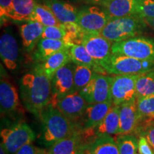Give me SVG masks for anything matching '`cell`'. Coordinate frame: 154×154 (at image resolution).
<instances>
[{
	"label": "cell",
	"instance_id": "obj_1",
	"mask_svg": "<svg viewBox=\"0 0 154 154\" xmlns=\"http://www.w3.org/2000/svg\"><path fill=\"white\" fill-rule=\"evenodd\" d=\"M21 99L26 110L40 118L51 101V79L37 66L25 74L19 82Z\"/></svg>",
	"mask_w": 154,
	"mask_h": 154
},
{
	"label": "cell",
	"instance_id": "obj_2",
	"mask_svg": "<svg viewBox=\"0 0 154 154\" xmlns=\"http://www.w3.org/2000/svg\"><path fill=\"white\" fill-rule=\"evenodd\" d=\"M39 119L42 121L39 139L43 145L49 148L58 140L79 131L59 109L51 103L44 109Z\"/></svg>",
	"mask_w": 154,
	"mask_h": 154
},
{
	"label": "cell",
	"instance_id": "obj_3",
	"mask_svg": "<svg viewBox=\"0 0 154 154\" xmlns=\"http://www.w3.org/2000/svg\"><path fill=\"white\" fill-rule=\"evenodd\" d=\"M147 25L145 19L139 14L112 18L100 34L115 43L138 36L143 33Z\"/></svg>",
	"mask_w": 154,
	"mask_h": 154
},
{
	"label": "cell",
	"instance_id": "obj_4",
	"mask_svg": "<svg viewBox=\"0 0 154 154\" xmlns=\"http://www.w3.org/2000/svg\"><path fill=\"white\" fill-rule=\"evenodd\" d=\"M101 66L108 74L113 75H140L154 70L152 61L113 54Z\"/></svg>",
	"mask_w": 154,
	"mask_h": 154
},
{
	"label": "cell",
	"instance_id": "obj_5",
	"mask_svg": "<svg viewBox=\"0 0 154 154\" xmlns=\"http://www.w3.org/2000/svg\"><path fill=\"white\" fill-rule=\"evenodd\" d=\"M111 51L113 54L128 56L154 62V38L136 36L115 42L112 44Z\"/></svg>",
	"mask_w": 154,
	"mask_h": 154
},
{
	"label": "cell",
	"instance_id": "obj_6",
	"mask_svg": "<svg viewBox=\"0 0 154 154\" xmlns=\"http://www.w3.org/2000/svg\"><path fill=\"white\" fill-rule=\"evenodd\" d=\"M2 142L10 154H14L23 146L32 143L36 138L33 130L26 123H18L1 131Z\"/></svg>",
	"mask_w": 154,
	"mask_h": 154
},
{
	"label": "cell",
	"instance_id": "obj_7",
	"mask_svg": "<svg viewBox=\"0 0 154 154\" xmlns=\"http://www.w3.org/2000/svg\"><path fill=\"white\" fill-rule=\"evenodd\" d=\"M138 75H115L111 84V102L113 105L136 101V80Z\"/></svg>",
	"mask_w": 154,
	"mask_h": 154
},
{
	"label": "cell",
	"instance_id": "obj_8",
	"mask_svg": "<svg viewBox=\"0 0 154 154\" xmlns=\"http://www.w3.org/2000/svg\"><path fill=\"white\" fill-rule=\"evenodd\" d=\"M112 76L95 73L93 78L79 93L87 103L111 101V84Z\"/></svg>",
	"mask_w": 154,
	"mask_h": 154
},
{
	"label": "cell",
	"instance_id": "obj_9",
	"mask_svg": "<svg viewBox=\"0 0 154 154\" xmlns=\"http://www.w3.org/2000/svg\"><path fill=\"white\" fill-rule=\"evenodd\" d=\"M76 63L70 61L55 73L51 79V101L55 106L57 101L67 94L74 91V77Z\"/></svg>",
	"mask_w": 154,
	"mask_h": 154
},
{
	"label": "cell",
	"instance_id": "obj_10",
	"mask_svg": "<svg viewBox=\"0 0 154 154\" xmlns=\"http://www.w3.org/2000/svg\"><path fill=\"white\" fill-rule=\"evenodd\" d=\"M109 20L110 17L102 7L91 6L79 11L76 23L85 33H101Z\"/></svg>",
	"mask_w": 154,
	"mask_h": 154
},
{
	"label": "cell",
	"instance_id": "obj_11",
	"mask_svg": "<svg viewBox=\"0 0 154 154\" xmlns=\"http://www.w3.org/2000/svg\"><path fill=\"white\" fill-rule=\"evenodd\" d=\"M120 106L113 105L105 118L94 128L79 131L86 143L91 144L96 137L101 135L119 134Z\"/></svg>",
	"mask_w": 154,
	"mask_h": 154
},
{
	"label": "cell",
	"instance_id": "obj_12",
	"mask_svg": "<svg viewBox=\"0 0 154 154\" xmlns=\"http://www.w3.org/2000/svg\"><path fill=\"white\" fill-rule=\"evenodd\" d=\"M82 44L96 62L101 65L112 54V42L100 33H85L83 35Z\"/></svg>",
	"mask_w": 154,
	"mask_h": 154
},
{
	"label": "cell",
	"instance_id": "obj_13",
	"mask_svg": "<svg viewBox=\"0 0 154 154\" xmlns=\"http://www.w3.org/2000/svg\"><path fill=\"white\" fill-rule=\"evenodd\" d=\"M0 55L4 65L10 71L16 70L19 64L18 42L11 29L4 31L0 38Z\"/></svg>",
	"mask_w": 154,
	"mask_h": 154
},
{
	"label": "cell",
	"instance_id": "obj_14",
	"mask_svg": "<svg viewBox=\"0 0 154 154\" xmlns=\"http://www.w3.org/2000/svg\"><path fill=\"white\" fill-rule=\"evenodd\" d=\"M112 106L111 101L88 104L82 116L75 124V127L79 131L94 128L105 118Z\"/></svg>",
	"mask_w": 154,
	"mask_h": 154
},
{
	"label": "cell",
	"instance_id": "obj_15",
	"mask_svg": "<svg viewBox=\"0 0 154 154\" xmlns=\"http://www.w3.org/2000/svg\"><path fill=\"white\" fill-rule=\"evenodd\" d=\"M88 104L79 91H74L58 100L56 106L75 126Z\"/></svg>",
	"mask_w": 154,
	"mask_h": 154
},
{
	"label": "cell",
	"instance_id": "obj_16",
	"mask_svg": "<svg viewBox=\"0 0 154 154\" xmlns=\"http://www.w3.org/2000/svg\"><path fill=\"white\" fill-rule=\"evenodd\" d=\"M0 106L1 113L10 114L19 107V97L17 88L6 75L1 74L0 82Z\"/></svg>",
	"mask_w": 154,
	"mask_h": 154
},
{
	"label": "cell",
	"instance_id": "obj_17",
	"mask_svg": "<svg viewBox=\"0 0 154 154\" xmlns=\"http://www.w3.org/2000/svg\"><path fill=\"white\" fill-rule=\"evenodd\" d=\"M139 119L136 107V101L120 106L119 135L131 134L137 129Z\"/></svg>",
	"mask_w": 154,
	"mask_h": 154
},
{
	"label": "cell",
	"instance_id": "obj_18",
	"mask_svg": "<svg viewBox=\"0 0 154 154\" xmlns=\"http://www.w3.org/2000/svg\"><path fill=\"white\" fill-rule=\"evenodd\" d=\"M44 27L41 23L31 20L26 21L19 26L22 45L27 52L32 51L40 41Z\"/></svg>",
	"mask_w": 154,
	"mask_h": 154
},
{
	"label": "cell",
	"instance_id": "obj_19",
	"mask_svg": "<svg viewBox=\"0 0 154 154\" xmlns=\"http://www.w3.org/2000/svg\"><path fill=\"white\" fill-rule=\"evenodd\" d=\"M140 0H109L101 5L110 19L138 14Z\"/></svg>",
	"mask_w": 154,
	"mask_h": 154
},
{
	"label": "cell",
	"instance_id": "obj_20",
	"mask_svg": "<svg viewBox=\"0 0 154 154\" xmlns=\"http://www.w3.org/2000/svg\"><path fill=\"white\" fill-rule=\"evenodd\" d=\"M43 2L52 11L61 24L76 23L79 11L72 5L62 0H44Z\"/></svg>",
	"mask_w": 154,
	"mask_h": 154
},
{
	"label": "cell",
	"instance_id": "obj_21",
	"mask_svg": "<svg viewBox=\"0 0 154 154\" xmlns=\"http://www.w3.org/2000/svg\"><path fill=\"white\" fill-rule=\"evenodd\" d=\"M70 61H72V59L69 48L58 51L45 61L37 63L36 66L47 75L50 79H51L55 73L59 69Z\"/></svg>",
	"mask_w": 154,
	"mask_h": 154
},
{
	"label": "cell",
	"instance_id": "obj_22",
	"mask_svg": "<svg viewBox=\"0 0 154 154\" xmlns=\"http://www.w3.org/2000/svg\"><path fill=\"white\" fill-rule=\"evenodd\" d=\"M69 51L72 61L76 64L89 67L98 74L103 75L108 74L101 65L96 62L83 44H74L69 48Z\"/></svg>",
	"mask_w": 154,
	"mask_h": 154
},
{
	"label": "cell",
	"instance_id": "obj_23",
	"mask_svg": "<svg viewBox=\"0 0 154 154\" xmlns=\"http://www.w3.org/2000/svg\"><path fill=\"white\" fill-rule=\"evenodd\" d=\"M70 47L71 46L63 40L41 38L38 43L37 50L34 53V59L37 63L42 62L58 51Z\"/></svg>",
	"mask_w": 154,
	"mask_h": 154
},
{
	"label": "cell",
	"instance_id": "obj_24",
	"mask_svg": "<svg viewBox=\"0 0 154 154\" xmlns=\"http://www.w3.org/2000/svg\"><path fill=\"white\" fill-rule=\"evenodd\" d=\"M86 143L77 131L72 136L58 140L49 148L51 154H73Z\"/></svg>",
	"mask_w": 154,
	"mask_h": 154
},
{
	"label": "cell",
	"instance_id": "obj_25",
	"mask_svg": "<svg viewBox=\"0 0 154 154\" xmlns=\"http://www.w3.org/2000/svg\"><path fill=\"white\" fill-rule=\"evenodd\" d=\"M35 5L34 0H13L9 19L15 22L29 20Z\"/></svg>",
	"mask_w": 154,
	"mask_h": 154
},
{
	"label": "cell",
	"instance_id": "obj_26",
	"mask_svg": "<svg viewBox=\"0 0 154 154\" xmlns=\"http://www.w3.org/2000/svg\"><path fill=\"white\" fill-rule=\"evenodd\" d=\"M90 146L92 154H120L116 140L111 135L98 136Z\"/></svg>",
	"mask_w": 154,
	"mask_h": 154
},
{
	"label": "cell",
	"instance_id": "obj_27",
	"mask_svg": "<svg viewBox=\"0 0 154 154\" xmlns=\"http://www.w3.org/2000/svg\"><path fill=\"white\" fill-rule=\"evenodd\" d=\"M29 20L41 23L44 26H59L62 25V24H61L56 18L52 11L44 4L41 5V4L36 3L34 11Z\"/></svg>",
	"mask_w": 154,
	"mask_h": 154
},
{
	"label": "cell",
	"instance_id": "obj_28",
	"mask_svg": "<svg viewBox=\"0 0 154 154\" xmlns=\"http://www.w3.org/2000/svg\"><path fill=\"white\" fill-rule=\"evenodd\" d=\"M136 107L139 123L154 120V94L136 99Z\"/></svg>",
	"mask_w": 154,
	"mask_h": 154
},
{
	"label": "cell",
	"instance_id": "obj_29",
	"mask_svg": "<svg viewBox=\"0 0 154 154\" xmlns=\"http://www.w3.org/2000/svg\"><path fill=\"white\" fill-rule=\"evenodd\" d=\"M136 86L137 99L154 94V70L138 75Z\"/></svg>",
	"mask_w": 154,
	"mask_h": 154
},
{
	"label": "cell",
	"instance_id": "obj_30",
	"mask_svg": "<svg viewBox=\"0 0 154 154\" xmlns=\"http://www.w3.org/2000/svg\"><path fill=\"white\" fill-rule=\"evenodd\" d=\"M95 72L86 66L76 64L74 69V91H79L93 78Z\"/></svg>",
	"mask_w": 154,
	"mask_h": 154
},
{
	"label": "cell",
	"instance_id": "obj_31",
	"mask_svg": "<svg viewBox=\"0 0 154 154\" xmlns=\"http://www.w3.org/2000/svg\"><path fill=\"white\" fill-rule=\"evenodd\" d=\"M119 153L120 154H136L138 150V140L134 135H119L116 138Z\"/></svg>",
	"mask_w": 154,
	"mask_h": 154
},
{
	"label": "cell",
	"instance_id": "obj_32",
	"mask_svg": "<svg viewBox=\"0 0 154 154\" xmlns=\"http://www.w3.org/2000/svg\"><path fill=\"white\" fill-rule=\"evenodd\" d=\"M65 32L63 26H50L44 27L42 38H50L55 40L64 39Z\"/></svg>",
	"mask_w": 154,
	"mask_h": 154
},
{
	"label": "cell",
	"instance_id": "obj_33",
	"mask_svg": "<svg viewBox=\"0 0 154 154\" xmlns=\"http://www.w3.org/2000/svg\"><path fill=\"white\" fill-rule=\"evenodd\" d=\"M138 14L144 19H154V0H140Z\"/></svg>",
	"mask_w": 154,
	"mask_h": 154
},
{
	"label": "cell",
	"instance_id": "obj_34",
	"mask_svg": "<svg viewBox=\"0 0 154 154\" xmlns=\"http://www.w3.org/2000/svg\"><path fill=\"white\" fill-rule=\"evenodd\" d=\"M144 124L142 126L138 127L137 129L148 140L150 145L154 151V120H149L143 121Z\"/></svg>",
	"mask_w": 154,
	"mask_h": 154
},
{
	"label": "cell",
	"instance_id": "obj_35",
	"mask_svg": "<svg viewBox=\"0 0 154 154\" xmlns=\"http://www.w3.org/2000/svg\"><path fill=\"white\" fill-rule=\"evenodd\" d=\"M138 151L140 154H154L153 148L143 135H139L138 137Z\"/></svg>",
	"mask_w": 154,
	"mask_h": 154
},
{
	"label": "cell",
	"instance_id": "obj_36",
	"mask_svg": "<svg viewBox=\"0 0 154 154\" xmlns=\"http://www.w3.org/2000/svg\"><path fill=\"white\" fill-rule=\"evenodd\" d=\"M12 1L13 0H0V17L2 23L6 19H9Z\"/></svg>",
	"mask_w": 154,
	"mask_h": 154
},
{
	"label": "cell",
	"instance_id": "obj_37",
	"mask_svg": "<svg viewBox=\"0 0 154 154\" xmlns=\"http://www.w3.org/2000/svg\"><path fill=\"white\" fill-rule=\"evenodd\" d=\"M39 148L36 147L32 143H28L20 148L14 154H36Z\"/></svg>",
	"mask_w": 154,
	"mask_h": 154
},
{
	"label": "cell",
	"instance_id": "obj_38",
	"mask_svg": "<svg viewBox=\"0 0 154 154\" xmlns=\"http://www.w3.org/2000/svg\"><path fill=\"white\" fill-rule=\"evenodd\" d=\"M73 154H92L90 144H85Z\"/></svg>",
	"mask_w": 154,
	"mask_h": 154
},
{
	"label": "cell",
	"instance_id": "obj_39",
	"mask_svg": "<svg viewBox=\"0 0 154 154\" xmlns=\"http://www.w3.org/2000/svg\"><path fill=\"white\" fill-rule=\"evenodd\" d=\"M0 154H10L8 150L6 149L2 142H1V144H0Z\"/></svg>",
	"mask_w": 154,
	"mask_h": 154
},
{
	"label": "cell",
	"instance_id": "obj_40",
	"mask_svg": "<svg viewBox=\"0 0 154 154\" xmlns=\"http://www.w3.org/2000/svg\"><path fill=\"white\" fill-rule=\"evenodd\" d=\"M88 2L94 4V5H103L106 2L109 1V0H87Z\"/></svg>",
	"mask_w": 154,
	"mask_h": 154
},
{
	"label": "cell",
	"instance_id": "obj_41",
	"mask_svg": "<svg viewBox=\"0 0 154 154\" xmlns=\"http://www.w3.org/2000/svg\"><path fill=\"white\" fill-rule=\"evenodd\" d=\"M145 20L147 24L154 29V19H145Z\"/></svg>",
	"mask_w": 154,
	"mask_h": 154
},
{
	"label": "cell",
	"instance_id": "obj_42",
	"mask_svg": "<svg viewBox=\"0 0 154 154\" xmlns=\"http://www.w3.org/2000/svg\"><path fill=\"white\" fill-rule=\"evenodd\" d=\"M36 154H51V153H49V150L39 149V150H38V152Z\"/></svg>",
	"mask_w": 154,
	"mask_h": 154
},
{
	"label": "cell",
	"instance_id": "obj_43",
	"mask_svg": "<svg viewBox=\"0 0 154 154\" xmlns=\"http://www.w3.org/2000/svg\"><path fill=\"white\" fill-rule=\"evenodd\" d=\"M136 154H140V153H136Z\"/></svg>",
	"mask_w": 154,
	"mask_h": 154
}]
</instances>
